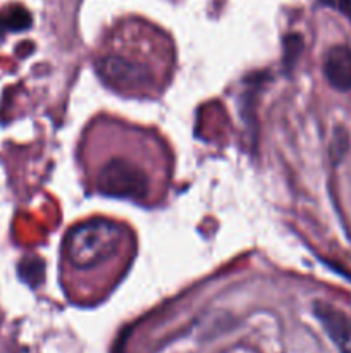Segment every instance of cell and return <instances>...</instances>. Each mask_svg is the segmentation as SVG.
Masks as SVG:
<instances>
[{
    "label": "cell",
    "instance_id": "obj_4",
    "mask_svg": "<svg viewBox=\"0 0 351 353\" xmlns=\"http://www.w3.org/2000/svg\"><path fill=\"white\" fill-rule=\"evenodd\" d=\"M313 314L334 345L343 353H351V321L341 310L326 302H317L313 305Z\"/></svg>",
    "mask_w": 351,
    "mask_h": 353
},
{
    "label": "cell",
    "instance_id": "obj_7",
    "mask_svg": "<svg viewBox=\"0 0 351 353\" xmlns=\"http://www.w3.org/2000/svg\"><path fill=\"white\" fill-rule=\"evenodd\" d=\"M348 150H350V133H348L343 126H337L336 130H334L332 150H330L332 159L336 162H341L344 155L348 154Z\"/></svg>",
    "mask_w": 351,
    "mask_h": 353
},
{
    "label": "cell",
    "instance_id": "obj_9",
    "mask_svg": "<svg viewBox=\"0 0 351 353\" xmlns=\"http://www.w3.org/2000/svg\"><path fill=\"white\" fill-rule=\"evenodd\" d=\"M339 9L351 21V0H339Z\"/></svg>",
    "mask_w": 351,
    "mask_h": 353
},
{
    "label": "cell",
    "instance_id": "obj_3",
    "mask_svg": "<svg viewBox=\"0 0 351 353\" xmlns=\"http://www.w3.org/2000/svg\"><path fill=\"white\" fill-rule=\"evenodd\" d=\"M96 72L109 86L117 90H140L151 81L147 65L124 55H103L96 61Z\"/></svg>",
    "mask_w": 351,
    "mask_h": 353
},
{
    "label": "cell",
    "instance_id": "obj_8",
    "mask_svg": "<svg viewBox=\"0 0 351 353\" xmlns=\"http://www.w3.org/2000/svg\"><path fill=\"white\" fill-rule=\"evenodd\" d=\"M303 47V40L299 34H289L288 38L284 40V64L288 68H292L298 59L299 52H301Z\"/></svg>",
    "mask_w": 351,
    "mask_h": 353
},
{
    "label": "cell",
    "instance_id": "obj_2",
    "mask_svg": "<svg viewBox=\"0 0 351 353\" xmlns=\"http://www.w3.org/2000/svg\"><path fill=\"white\" fill-rule=\"evenodd\" d=\"M96 188L102 195L124 200H145L150 181L145 169L124 159H112L98 172Z\"/></svg>",
    "mask_w": 351,
    "mask_h": 353
},
{
    "label": "cell",
    "instance_id": "obj_1",
    "mask_svg": "<svg viewBox=\"0 0 351 353\" xmlns=\"http://www.w3.org/2000/svg\"><path fill=\"white\" fill-rule=\"evenodd\" d=\"M124 231L109 219H89L72 228L64 238V255L79 271L98 268L119 252Z\"/></svg>",
    "mask_w": 351,
    "mask_h": 353
},
{
    "label": "cell",
    "instance_id": "obj_5",
    "mask_svg": "<svg viewBox=\"0 0 351 353\" xmlns=\"http://www.w3.org/2000/svg\"><path fill=\"white\" fill-rule=\"evenodd\" d=\"M323 72L327 81L336 90H351V48L344 45L329 48L323 61Z\"/></svg>",
    "mask_w": 351,
    "mask_h": 353
},
{
    "label": "cell",
    "instance_id": "obj_6",
    "mask_svg": "<svg viewBox=\"0 0 351 353\" xmlns=\"http://www.w3.org/2000/svg\"><path fill=\"white\" fill-rule=\"evenodd\" d=\"M31 26V14L21 6H9L0 10V37L7 33L28 30Z\"/></svg>",
    "mask_w": 351,
    "mask_h": 353
}]
</instances>
